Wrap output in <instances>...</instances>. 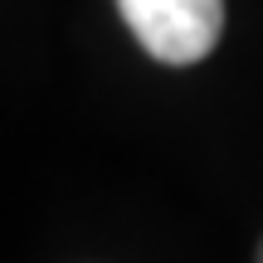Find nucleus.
<instances>
[{
  "label": "nucleus",
  "mask_w": 263,
  "mask_h": 263,
  "mask_svg": "<svg viewBox=\"0 0 263 263\" xmlns=\"http://www.w3.org/2000/svg\"><path fill=\"white\" fill-rule=\"evenodd\" d=\"M127 29L156 64H200L224 34V0H117Z\"/></svg>",
  "instance_id": "nucleus-1"
},
{
  "label": "nucleus",
  "mask_w": 263,
  "mask_h": 263,
  "mask_svg": "<svg viewBox=\"0 0 263 263\" xmlns=\"http://www.w3.org/2000/svg\"><path fill=\"white\" fill-rule=\"evenodd\" d=\"M258 263H263V244H258Z\"/></svg>",
  "instance_id": "nucleus-2"
}]
</instances>
